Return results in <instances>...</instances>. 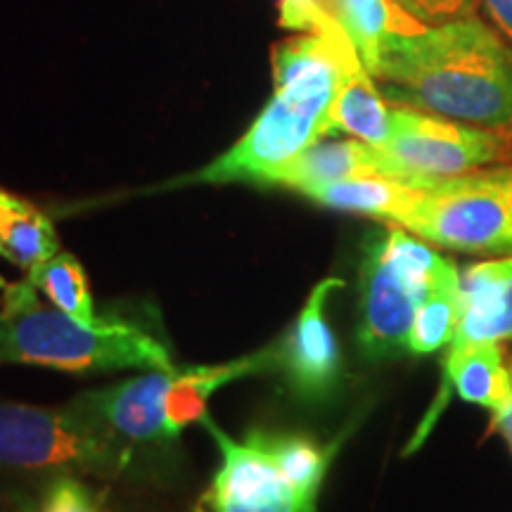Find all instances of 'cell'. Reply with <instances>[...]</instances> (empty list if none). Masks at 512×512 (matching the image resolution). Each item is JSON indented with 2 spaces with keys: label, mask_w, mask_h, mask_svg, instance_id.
Masks as SVG:
<instances>
[{
  "label": "cell",
  "mask_w": 512,
  "mask_h": 512,
  "mask_svg": "<svg viewBox=\"0 0 512 512\" xmlns=\"http://www.w3.org/2000/svg\"><path fill=\"white\" fill-rule=\"evenodd\" d=\"M370 76L399 107L512 126V46L475 15L389 36Z\"/></svg>",
  "instance_id": "obj_1"
},
{
  "label": "cell",
  "mask_w": 512,
  "mask_h": 512,
  "mask_svg": "<svg viewBox=\"0 0 512 512\" xmlns=\"http://www.w3.org/2000/svg\"><path fill=\"white\" fill-rule=\"evenodd\" d=\"M358 55L342 29L280 43L273 53V95L238 143L188 183H264L306 147L330 138V110L349 57Z\"/></svg>",
  "instance_id": "obj_2"
},
{
  "label": "cell",
  "mask_w": 512,
  "mask_h": 512,
  "mask_svg": "<svg viewBox=\"0 0 512 512\" xmlns=\"http://www.w3.org/2000/svg\"><path fill=\"white\" fill-rule=\"evenodd\" d=\"M0 363H29L69 373L143 368L174 370L169 349L150 332L124 320L81 323L38 302L31 280L3 285Z\"/></svg>",
  "instance_id": "obj_3"
},
{
  "label": "cell",
  "mask_w": 512,
  "mask_h": 512,
  "mask_svg": "<svg viewBox=\"0 0 512 512\" xmlns=\"http://www.w3.org/2000/svg\"><path fill=\"white\" fill-rule=\"evenodd\" d=\"M456 266L406 228L370 235L361 264L358 344L373 361L408 354L415 313L432 285Z\"/></svg>",
  "instance_id": "obj_4"
},
{
  "label": "cell",
  "mask_w": 512,
  "mask_h": 512,
  "mask_svg": "<svg viewBox=\"0 0 512 512\" xmlns=\"http://www.w3.org/2000/svg\"><path fill=\"white\" fill-rule=\"evenodd\" d=\"M399 226L444 249L512 256V166L420 185Z\"/></svg>",
  "instance_id": "obj_5"
},
{
  "label": "cell",
  "mask_w": 512,
  "mask_h": 512,
  "mask_svg": "<svg viewBox=\"0 0 512 512\" xmlns=\"http://www.w3.org/2000/svg\"><path fill=\"white\" fill-rule=\"evenodd\" d=\"M131 451L79 399L69 406L41 408L0 403V465L24 470L72 467L114 477Z\"/></svg>",
  "instance_id": "obj_6"
},
{
  "label": "cell",
  "mask_w": 512,
  "mask_h": 512,
  "mask_svg": "<svg viewBox=\"0 0 512 512\" xmlns=\"http://www.w3.org/2000/svg\"><path fill=\"white\" fill-rule=\"evenodd\" d=\"M377 150L387 164L389 178L425 185L494 164L503 155V140L494 128L394 105L392 133Z\"/></svg>",
  "instance_id": "obj_7"
},
{
  "label": "cell",
  "mask_w": 512,
  "mask_h": 512,
  "mask_svg": "<svg viewBox=\"0 0 512 512\" xmlns=\"http://www.w3.org/2000/svg\"><path fill=\"white\" fill-rule=\"evenodd\" d=\"M202 425L214 437L223 458L200 501L204 508L211 512H318V505L299 494L252 432L245 441L230 439L209 413Z\"/></svg>",
  "instance_id": "obj_8"
},
{
  "label": "cell",
  "mask_w": 512,
  "mask_h": 512,
  "mask_svg": "<svg viewBox=\"0 0 512 512\" xmlns=\"http://www.w3.org/2000/svg\"><path fill=\"white\" fill-rule=\"evenodd\" d=\"M344 280L325 278L313 287L290 332L278 342V370H283L294 394L302 399H325L342 373L337 339L332 335L325 306Z\"/></svg>",
  "instance_id": "obj_9"
},
{
  "label": "cell",
  "mask_w": 512,
  "mask_h": 512,
  "mask_svg": "<svg viewBox=\"0 0 512 512\" xmlns=\"http://www.w3.org/2000/svg\"><path fill=\"white\" fill-rule=\"evenodd\" d=\"M174 370H150L114 387L81 394L79 401L124 444L171 441L166 434L164 403Z\"/></svg>",
  "instance_id": "obj_10"
},
{
  "label": "cell",
  "mask_w": 512,
  "mask_h": 512,
  "mask_svg": "<svg viewBox=\"0 0 512 512\" xmlns=\"http://www.w3.org/2000/svg\"><path fill=\"white\" fill-rule=\"evenodd\" d=\"M463 316L448 344L446 358L477 344H501L512 337V256L465 268Z\"/></svg>",
  "instance_id": "obj_11"
},
{
  "label": "cell",
  "mask_w": 512,
  "mask_h": 512,
  "mask_svg": "<svg viewBox=\"0 0 512 512\" xmlns=\"http://www.w3.org/2000/svg\"><path fill=\"white\" fill-rule=\"evenodd\" d=\"M456 387L460 399L477 403V406L486 408L491 418L503 413L512 401V380L510 370L505 368L503 351L498 344H477V347L465 349L463 354L444 358V377H441V387L437 399H434L430 413L425 415V422L420 425L418 434H415L408 453L415 451L427 434L432 432L434 422L444 411L448 394Z\"/></svg>",
  "instance_id": "obj_12"
},
{
  "label": "cell",
  "mask_w": 512,
  "mask_h": 512,
  "mask_svg": "<svg viewBox=\"0 0 512 512\" xmlns=\"http://www.w3.org/2000/svg\"><path fill=\"white\" fill-rule=\"evenodd\" d=\"M273 368H278V344H271V347L256 351V354L221 363V366H190L183 370L176 368L164 403L166 434H169V439L174 441L185 427L202 422L204 415H207L211 394L221 389L223 384Z\"/></svg>",
  "instance_id": "obj_13"
},
{
  "label": "cell",
  "mask_w": 512,
  "mask_h": 512,
  "mask_svg": "<svg viewBox=\"0 0 512 512\" xmlns=\"http://www.w3.org/2000/svg\"><path fill=\"white\" fill-rule=\"evenodd\" d=\"M356 176H387L380 150L363 140H318L275 176L273 185L302 192L311 185L344 181Z\"/></svg>",
  "instance_id": "obj_14"
},
{
  "label": "cell",
  "mask_w": 512,
  "mask_h": 512,
  "mask_svg": "<svg viewBox=\"0 0 512 512\" xmlns=\"http://www.w3.org/2000/svg\"><path fill=\"white\" fill-rule=\"evenodd\" d=\"M328 126L330 136L347 133L373 147H382L392 133V107H387L377 81L368 74L358 55L349 57L344 67Z\"/></svg>",
  "instance_id": "obj_15"
},
{
  "label": "cell",
  "mask_w": 512,
  "mask_h": 512,
  "mask_svg": "<svg viewBox=\"0 0 512 512\" xmlns=\"http://www.w3.org/2000/svg\"><path fill=\"white\" fill-rule=\"evenodd\" d=\"M309 200L325 207L354 211L399 226L403 216L413 209L420 195V185L396 181L387 176H356L344 181L320 183L302 190Z\"/></svg>",
  "instance_id": "obj_16"
},
{
  "label": "cell",
  "mask_w": 512,
  "mask_h": 512,
  "mask_svg": "<svg viewBox=\"0 0 512 512\" xmlns=\"http://www.w3.org/2000/svg\"><path fill=\"white\" fill-rule=\"evenodd\" d=\"M328 10L356 48L368 74H373L389 36L425 27L392 0H328Z\"/></svg>",
  "instance_id": "obj_17"
},
{
  "label": "cell",
  "mask_w": 512,
  "mask_h": 512,
  "mask_svg": "<svg viewBox=\"0 0 512 512\" xmlns=\"http://www.w3.org/2000/svg\"><path fill=\"white\" fill-rule=\"evenodd\" d=\"M57 252L53 221L31 202L0 190V259L29 273Z\"/></svg>",
  "instance_id": "obj_18"
},
{
  "label": "cell",
  "mask_w": 512,
  "mask_h": 512,
  "mask_svg": "<svg viewBox=\"0 0 512 512\" xmlns=\"http://www.w3.org/2000/svg\"><path fill=\"white\" fill-rule=\"evenodd\" d=\"M460 316H463V285H460L458 268L453 266L432 285L430 294L415 313L408 354H434L448 347L456 335Z\"/></svg>",
  "instance_id": "obj_19"
},
{
  "label": "cell",
  "mask_w": 512,
  "mask_h": 512,
  "mask_svg": "<svg viewBox=\"0 0 512 512\" xmlns=\"http://www.w3.org/2000/svg\"><path fill=\"white\" fill-rule=\"evenodd\" d=\"M252 434L266 446V451L275 458L285 477L297 486L299 494L318 505L320 486H323L330 460L335 458L337 444L323 446L309 437H302V434L287 432L252 430Z\"/></svg>",
  "instance_id": "obj_20"
},
{
  "label": "cell",
  "mask_w": 512,
  "mask_h": 512,
  "mask_svg": "<svg viewBox=\"0 0 512 512\" xmlns=\"http://www.w3.org/2000/svg\"><path fill=\"white\" fill-rule=\"evenodd\" d=\"M29 280L48 297V302L72 316L81 323H100L102 318L95 316V306L91 290H88L86 273L69 252H57L53 259L43 261L34 271H29Z\"/></svg>",
  "instance_id": "obj_21"
},
{
  "label": "cell",
  "mask_w": 512,
  "mask_h": 512,
  "mask_svg": "<svg viewBox=\"0 0 512 512\" xmlns=\"http://www.w3.org/2000/svg\"><path fill=\"white\" fill-rule=\"evenodd\" d=\"M31 512H107L105 505L88 486L62 477L50 486L43 501Z\"/></svg>",
  "instance_id": "obj_22"
},
{
  "label": "cell",
  "mask_w": 512,
  "mask_h": 512,
  "mask_svg": "<svg viewBox=\"0 0 512 512\" xmlns=\"http://www.w3.org/2000/svg\"><path fill=\"white\" fill-rule=\"evenodd\" d=\"M280 24L306 34H328L339 27L330 15L328 0H280Z\"/></svg>",
  "instance_id": "obj_23"
},
{
  "label": "cell",
  "mask_w": 512,
  "mask_h": 512,
  "mask_svg": "<svg viewBox=\"0 0 512 512\" xmlns=\"http://www.w3.org/2000/svg\"><path fill=\"white\" fill-rule=\"evenodd\" d=\"M392 3L425 27L475 15V0H392Z\"/></svg>",
  "instance_id": "obj_24"
},
{
  "label": "cell",
  "mask_w": 512,
  "mask_h": 512,
  "mask_svg": "<svg viewBox=\"0 0 512 512\" xmlns=\"http://www.w3.org/2000/svg\"><path fill=\"white\" fill-rule=\"evenodd\" d=\"M489 12L491 22L496 24L498 31L508 38L512 46V0H479Z\"/></svg>",
  "instance_id": "obj_25"
},
{
  "label": "cell",
  "mask_w": 512,
  "mask_h": 512,
  "mask_svg": "<svg viewBox=\"0 0 512 512\" xmlns=\"http://www.w3.org/2000/svg\"><path fill=\"white\" fill-rule=\"evenodd\" d=\"M491 427H494L496 432L503 434L505 441H508L510 451H512V401L503 413H498V415H494V418H491Z\"/></svg>",
  "instance_id": "obj_26"
},
{
  "label": "cell",
  "mask_w": 512,
  "mask_h": 512,
  "mask_svg": "<svg viewBox=\"0 0 512 512\" xmlns=\"http://www.w3.org/2000/svg\"><path fill=\"white\" fill-rule=\"evenodd\" d=\"M195 512H209V510H207V508H204V505L200 503V505H197V508H195Z\"/></svg>",
  "instance_id": "obj_27"
},
{
  "label": "cell",
  "mask_w": 512,
  "mask_h": 512,
  "mask_svg": "<svg viewBox=\"0 0 512 512\" xmlns=\"http://www.w3.org/2000/svg\"><path fill=\"white\" fill-rule=\"evenodd\" d=\"M510 380H512V363H510Z\"/></svg>",
  "instance_id": "obj_28"
}]
</instances>
